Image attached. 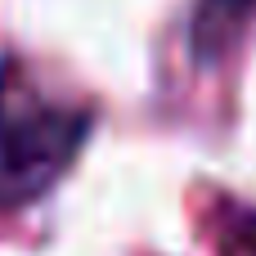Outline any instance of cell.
I'll return each instance as SVG.
<instances>
[{"label": "cell", "instance_id": "obj_1", "mask_svg": "<svg viewBox=\"0 0 256 256\" xmlns=\"http://www.w3.org/2000/svg\"><path fill=\"white\" fill-rule=\"evenodd\" d=\"M90 112L45 94L27 72L0 63V212L32 207L76 162Z\"/></svg>", "mask_w": 256, "mask_h": 256}, {"label": "cell", "instance_id": "obj_2", "mask_svg": "<svg viewBox=\"0 0 256 256\" xmlns=\"http://www.w3.org/2000/svg\"><path fill=\"white\" fill-rule=\"evenodd\" d=\"M252 18H256V0H198L194 22H189L194 63H202V68L220 63L243 40V32L252 27Z\"/></svg>", "mask_w": 256, "mask_h": 256}]
</instances>
